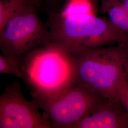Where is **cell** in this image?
Here are the masks:
<instances>
[{
	"mask_svg": "<svg viewBox=\"0 0 128 128\" xmlns=\"http://www.w3.org/2000/svg\"><path fill=\"white\" fill-rule=\"evenodd\" d=\"M20 69L33 100L54 97L76 84L75 56L54 41L23 56Z\"/></svg>",
	"mask_w": 128,
	"mask_h": 128,
	"instance_id": "1",
	"label": "cell"
},
{
	"mask_svg": "<svg viewBox=\"0 0 128 128\" xmlns=\"http://www.w3.org/2000/svg\"><path fill=\"white\" fill-rule=\"evenodd\" d=\"M46 26L52 41L74 55L92 48L125 43L128 40V35L109 20L94 14L63 17L60 13L50 12Z\"/></svg>",
	"mask_w": 128,
	"mask_h": 128,
	"instance_id": "2",
	"label": "cell"
},
{
	"mask_svg": "<svg viewBox=\"0 0 128 128\" xmlns=\"http://www.w3.org/2000/svg\"><path fill=\"white\" fill-rule=\"evenodd\" d=\"M125 43L104 46L74 54L76 84L104 99L119 102L118 88L124 77Z\"/></svg>",
	"mask_w": 128,
	"mask_h": 128,
	"instance_id": "3",
	"label": "cell"
},
{
	"mask_svg": "<svg viewBox=\"0 0 128 128\" xmlns=\"http://www.w3.org/2000/svg\"><path fill=\"white\" fill-rule=\"evenodd\" d=\"M33 3L15 14L0 30V50L2 54L19 59L52 41L50 32L42 22Z\"/></svg>",
	"mask_w": 128,
	"mask_h": 128,
	"instance_id": "4",
	"label": "cell"
},
{
	"mask_svg": "<svg viewBox=\"0 0 128 128\" xmlns=\"http://www.w3.org/2000/svg\"><path fill=\"white\" fill-rule=\"evenodd\" d=\"M103 99L75 84L54 97L32 101L44 110L52 128H72Z\"/></svg>",
	"mask_w": 128,
	"mask_h": 128,
	"instance_id": "5",
	"label": "cell"
},
{
	"mask_svg": "<svg viewBox=\"0 0 128 128\" xmlns=\"http://www.w3.org/2000/svg\"><path fill=\"white\" fill-rule=\"evenodd\" d=\"M38 109L23 96L19 82L8 84L0 96V128H52L48 116Z\"/></svg>",
	"mask_w": 128,
	"mask_h": 128,
	"instance_id": "6",
	"label": "cell"
},
{
	"mask_svg": "<svg viewBox=\"0 0 128 128\" xmlns=\"http://www.w3.org/2000/svg\"><path fill=\"white\" fill-rule=\"evenodd\" d=\"M72 128H128V114L119 102L103 99Z\"/></svg>",
	"mask_w": 128,
	"mask_h": 128,
	"instance_id": "7",
	"label": "cell"
},
{
	"mask_svg": "<svg viewBox=\"0 0 128 128\" xmlns=\"http://www.w3.org/2000/svg\"><path fill=\"white\" fill-rule=\"evenodd\" d=\"M102 8L115 27L128 35V14L116 0H102Z\"/></svg>",
	"mask_w": 128,
	"mask_h": 128,
	"instance_id": "8",
	"label": "cell"
},
{
	"mask_svg": "<svg viewBox=\"0 0 128 128\" xmlns=\"http://www.w3.org/2000/svg\"><path fill=\"white\" fill-rule=\"evenodd\" d=\"M31 3L30 0H0V30L15 14Z\"/></svg>",
	"mask_w": 128,
	"mask_h": 128,
	"instance_id": "9",
	"label": "cell"
},
{
	"mask_svg": "<svg viewBox=\"0 0 128 128\" xmlns=\"http://www.w3.org/2000/svg\"><path fill=\"white\" fill-rule=\"evenodd\" d=\"M60 14L63 17L94 14L93 5L90 0H69Z\"/></svg>",
	"mask_w": 128,
	"mask_h": 128,
	"instance_id": "10",
	"label": "cell"
},
{
	"mask_svg": "<svg viewBox=\"0 0 128 128\" xmlns=\"http://www.w3.org/2000/svg\"><path fill=\"white\" fill-rule=\"evenodd\" d=\"M21 60L14 56L1 54L0 55V72L12 74L22 78L23 74L20 69Z\"/></svg>",
	"mask_w": 128,
	"mask_h": 128,
	"instance_id": "11",
	"label": "cell"
},
{
	"mask_svg": "<svg viewBox=\"0 0 128 128\" xmlns=\"http://www.w3.org/2000/svg\"><path fill=\"white\" fill-rule=\"evenodd\" d=\"M119 101L123 105L128 114V82L124 77L122 78L118 88Z\"/></svg>",
	"mask_w": 128,
	"mask_h": 128,
	"instance_id": "12",
	"label": "cell"
},
{
	"mask_svg": "<svg viewBox=\"0 0 128 128\" xmlns=\"http://www.w3.org/2000/svg\"><path fill=\"white\" fill-rule=\"evenodd\" d=\"M126 46V58L124 66V77L128 82V40L125 43Z\"/></svg>",
	"mask_w": 128,
	"mask_h": 128,
	"instance_id": "13",
	"label": "cell"
},
{
	"mask_svg": "<svg viewBox=\"0 0 128 128\" xmlns=\"http://www.w3.org/2000/svg\"><path fill=\"white\" fill-rule=\"evenodd\" d=\"M128 14V0H116Z\"/></svg>",
	"mask_w": 128,
	"mask_h": 128,
	"instance_id": "14",
	"label": "cell"
},
{
	"mask_svg": "<svg viewBox=\"0 0 128 128\" xmlns=\"http://www.w3.org/2000/svg\"><path fill=\"white\" fill-rule=\"evenodd\" d=\"M30 0L37 6L38 8L40 7L41 0Z\"/></svg>",
	"mask_w": 128,
	"mask_h": 128,
	"instance_id": "15",
	"label": "cell"
},
{
	"mask_svg": "<svg viewBox=\"0 0 128 128\" xmlns=\"http://www.w3.org/2000/svg\"><path fill=\"white\" fill-rule=\"evenodd\" d=\"M51 1H55V0H50Z\"/></svg>",
	"mask_w": 128,
	"mask_h": 128,
	"instance_id": "16",
	"label": "cell"
}]
</instances>
